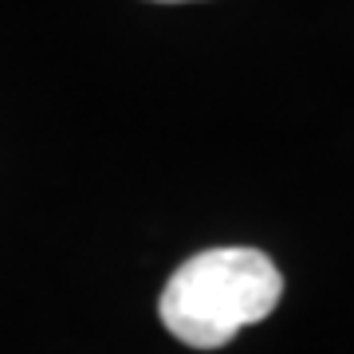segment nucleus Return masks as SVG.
I'll return each mask as SVG.
<instances>
[{
    "label": "nucleus",
    "mask_w": 354,
    "mask_h": 354,
    "mask_svg": "<svg viewBox=\"0 0 354 354\" xmlns=\"http://www.w3.org/2000/svg\"><path fill=\"white\" fill-rule=\"evenodd\" d=\"M283 295L279 268L256 248H209L189 256L165 283L158 315L193 351H216L241 327L276 311Z\"/></svg>",
    "instance_id": "f257e3e1"
},
{
    "label": "nucleus",
    "mask_w": 354,
    "mask_h": 354,
    "mask_svg": "<svg viewBox=\"0 0 354 354\" xmlns=\"http://www.w3.org/2000/svg\"><path fill=\"white\" fill-rule=\"evenodd\" d=\"M158 4H185V0H158Z\"/></svg>",
    "instance_id": "f03ea898"
}]
</instances>
